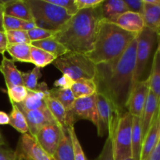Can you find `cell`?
<instances>
[{
  "mask_svg": "<svg viewBox=\"0 0 160 160\" xmlns=\"http://www.w3.org/2000/svg\"><path fill=\"white\" fill-rule=\"evenodd\" d=\"M137 38L117 59L96 65L95 82L97 92L104 95L121 112L127 111V104L134 87Z\"/></svg>",
  "mask_w": 160,
  "mask_h": 160,
  "instance_id": "6da1fadb",
  "label": "cell"
},
{
  "mask_svg": "<svg viewBox=\"0 0 160 160\" xmlns=\"http://www.w3.org/2000/svg\"><path fill=\"white\" fill-rule=\"evenodd\" d=\"M102 20L100 6L81 9L56 31L54 38L70 52L87 54L92 49L97 31Z\"/></svg>",
  "mask_w": 160,
  "mask_h": 160,
  "instance_id": "7a4b0ae2",
  "label": "cell"
},
{
  "mask_svg": "<svg viewBox=\"0 0 160 160\" xmlns=\"http://www.w3.org/2000/svg\"><path fill=\"white\" fill-rule=\"evenodd\" d=\"M138 34L124 31L102 19L99 23L92 49L85 54L95 65L111 62L120 57Z\"/></svg>",
  "mask_w": 160,
  "mask_h": 160,
  "instance_id": "3957f363",
  "label": "cell"
},
{
  "mask_svg": "<svg viewBox=\"0 0 160 160\" xmlns=\"http://www.w3.org/2000/svg\"><path fill=\"white\" fill-rule=\"evenodd\" d=\"M31 11L33 20L38 28L52 31H59L72 16L62 7L48 0H25Z\"/></svg>",
  "mask_w": 160,
  "mask_h": 160,
  "instance_id": "277c9868",
  "label": "cell"
},
{
  "mask_svg": "<svg viewBox=\"0 0 160 160\" xmlns=\"http://www.w3.org/2000/svg\"><path fill=\"white\" fill-rule=\"evenodd\" d=\"M157 46L158 32L145 27L137 36L134 85L139 81L148 79V65L152 63Z\"/></svg>",
  "mask_w": 160,
  "mask_h": 160,
  "instance_id": "5b68a950",
  "label": "cell"
},
{
  "mask_svg": "<svg viewBox=\"0 0 160 160\" xmlns=\"http://www.w3.org/2000/svg\"><path fill=\"white\" fill-rule=\"evenodd\" d=\"M52 64L62 75L69 77L73 81L94 80L96 75V65L82 53L69 51L56 58Z\"/></svg>",
  "mask_w": 160,
  "mask_h": 160,
  "instance_id": "8992f818",
  "label": "cell"
},
{
  "mask_svg": "<svg viewBox=\"0 0 160 160\" xmlns=\"http://www.w3.org/2000/svg\"><path fill=\"white\" fill-rule=\"evenodd\" d=\"M133 117L128 112L121 114L112 136L114 159L125 160L132 158L131 135Z\"/></svg>",
  "mask_w": 160,
  "mask_h": 160,
  "instance_id": "52a82bcc",
  "label": "cell"
},
{
  "mask_svg": "<svg viewBox=\"0 0 160 160\" xmlns=\"http://www.w3.org/2000/svg\"><path fill=\"white\" fill-rule=\"evenodd\" d=\"M98 124L97 131L99 137L112 138L117 122L122 113L111 100L101 93H96Z\"/></svg>",
  "mask_w": 160,
  "mask_h": 160,
  "instance_id": "ba28073f",
  "label": "cell"
},
{
  "mask_svg": "<svg viewBox=\"0 0 160 160\" xmlns=\"http://www.w3.org/2000/svg\"><path fill=\"white\" fill-rule=\"evenodd\" d=\"M67 112L69 124L70 127H73L78 120H89L97 127L98 113L96 94L91 96L76 98L72 108Z\"/></svg>",
  "mask_w": 160,
  "mask_h": 160,
  "instance_id": "9c48e42d",
  "label": "cell"
},
{
  "mask_svg": "<svg viewBox=\"0 0 160 160\" xmlns=\"http://www.w3.org/2000/svg\"><path fill=\"white\" fill-rule=\"evenodd\" d=\"M148 92L149 84L148 79L134 84L127 104V111L132 117H141Z\"/></svg>",
  "mask_w": 160,
  "mask_h": 160,
  "instance_id": "30bf717a",
  "label": "cell"
},
{
  "mask_svg": "<svg viewBox=\"0 0 160 160\" xmlns=\"http://www.w3.org/2000/svg\"><path fill=\"white\" fill-rule=\"evenodd\" d=\"M17 152L30 160H55L52 156L39 145L35 138L28 133L21 135Z\"/></svg>",
  "mask_w": 160,
  "mask_h": 160,
  "instance_id": "8fae6325",
  "label": "cell"
},
{
  "mask_svg": "<svg viewBox=\"0 0 160 160\" xmlns=\"http://www.w3.org/2000/svg\"><path fill=\"white\" fill-rule=\"evenodd\" d=\"M62 128L58 124L46 126L38 132L34 138L47 153L52 156L61 138Z\"/></svg>",
  "mask_w": 160,
  "mask_h": 160,
  "instance_id": "7c38bea8",
  "label": "cell"
},
{
  "mask_svg": "<svg viewBox=\"0 0 160 160\" xmlns=\"http://www.w3.org/2000/svg\"><path fill=\"white\" fill-rule=\"evenodd\" d=\"M28 123V134L32 137H35L40 130L46 126L52 124H58L48 108L43 109H38L32 111H22Z\"/></svg>",
  "mask_w": 160,
  "mask_h": 160,
  "instance_id": "4fadbf2b",
  "label": "cell"
},
{
  "mask_svg": "<svg viewBox=\"0 0 160 160\" xmlns=\"http://www.w3.org/2000/svg\"><path fill=\"white\" fill-rule=\"evenodd\" d=\"M48 88L46 83L38 84L37 90L28 91V96L20 104H16L21 111H32L46 109V98L48 96Z\"/></svg>",
  "mask_w": 160,
  "mask_h": 160,
  "instance_id": "5bb4252c",
  "label": "cell"
},
{
  "mask_svg": "<svg viewBox=\"0 0 160 160\" xmlns=\"http://www.w3.org/2000/svg\"><path fill=\"white\" fill-rule=\"evenodd\" d=\"M158 112H159V101L156 95L149 89L146 102H145L142 114L140 117L143 139L151 128L155 118L158 115Z\"/></svg>",
  "mask_w": 160,
  "mask_h": 160,
  "instance_id": "9a60e30c",
  "label": "cell"
},
{
  "mask_svg": "<svg viewBox=\"0 0 160 160\" xmlns=\"http://www.w3.org/2000/svg\"><path fill=\"white\" fill-rule=\"evenodd\" d=\"M110 23H115L124 31L135 34H138L145 28L142 16L131 11H128L119 16L117 19Z\"/></svg>",
  "mask_w": 160,
  "mask_h": 160,
  "instance_id": "2e32d148",
  "label": "cell"
},
{
  "mask_svg": "<svg viewBox=\"0 0 160 160\" xmlns=\"http://www.w3.org/2000/svg\"><path fill=\"white\" fill-rule=\"evenodd\" d=\"M0 72L3 75L7 89L17 85H23L22 72L18 70L15 62L5 56V55L2 56L0 63Z\"/></svg>",
  "mask_w": 160,
  "mask_h": 160,
  "instance_id": "e0dca14e",
  "label": "cell"
},
{
  "mask_svg": "<svg viewBox=\"0 0 160 160\" xmlns=\"http://www.w3.org/2000/svg\"><path fill=\"white\" fill-rule=\"evenodd\" d=\"M144 9L142 17L146 28L160 31V0H143Z\"/></svg>",
  "mask_w": 160,
  "mask_h": 160,
  "instance_id": "ac0fdd59",
  "label": "cell"
},
{
  "mask_svg": "<svg viewBox=\"0 0 160 160\" xmlns=\"http://www.w3.org/2000/svg\"><path fill=\"white\" fill-rule=\"evenodd\" d=\"M4 15L11 16L26 21H34L31 11L25 0L3 1Z\"/></svg>",
  "mask_w": 160,
  "mask_h": 160,
  "instance_id": "d6986e66",
  "label": "cell"
},
{
  "mask_svg": "<svg viewBox=\"0 0 160 160\" xmlns=\"http://www.w3.org/2000/svg\"><path fill=\"white\" fill-rule=\"evenodd\" d=\"M100 9L102 19L108 22H112L119 16L128 11L124 0H103Z\"/></svg>",
  "mask_w": 160,
  "mask_h": 160,
  "instance_id": "ffe728a7",
  "label": "cell"
},
{
  "mask_svg": "<svg viewBox=\"0 0 160 160\" xmlns=\"http://www.w3.org/2000/svg\"><path fill=\"white\" fill-rule=\"evenodd\" d=\"M52 157L55 160H75L73 143L69 128H62L60 141Z\"/></svg>",
  "mask_w": 160,
  "mask_h": 160,
  "instance_id": "44dd1931",
  "label": "cell"
},
{
  "mask_svg": "<svg viewBox=\"0 0 160 160\" xmlns=\"http://www.w3.org/2000/svg\"><path fill=\"white\" fill-rule=\"evenodd\" d=\"M148 80L150 91L156 95L159 101V112H160V53L158 48H156L154 54Z\"/></svg>",
  "mask_w": 160,
  "mask_h": 160,
  "instance_id": "7402d4cb",
  "label": "cell"
},
{
  "mask_svg": "<svg viewBox=\"0 0 160 160\" xmlns=\"http://www.w3.org/2000/svg\"><path fill=\"white\" fill-rule=\"evenodd\" d=\"M46 106L50 113L60 128H70L68 121V112L60 102L48 95L46 98Z\"/></svg>",
  "mask_w": 160,
  "mask_h": 160,
  "instance_id": "603a6c76",
  "label": "cell"
},
{
  "mask_svg": "<svg viewBox=\"0 0 160 160\" xmlns=\"http://www.w3.org/2000/svg\"><path fill=\"white\" fill-rule=\"evenodd\" d=\"M142 143H143V137H142L141 118L138 117H133L131 150H132V159L134 160H140Z\"/></svg>",
  "mask_w": 160,
  "mask_h": 160,
  "instance_id": "cb8c5ba5",
  "label": "cell"
},
{
  "mask_svg": "<svg viewBox=\"0 0 160 160\" xmlns=\"http://www.w3.org/2000/svg\"><path fill=\"white\" fill-rule=\"evenodd\" d=\"M31 45L41 48V49L53 55L56 58L62 56V55L66 54L67 52H69L63 45L56 40L54 38H47L42 41H37V42H32L31 43Z\"/></svg>",
  "mask_w": 160,
  "mask_h": 160,
  "instance_id": "d4e9b609",
  "label": "cell"
},
{
  "mask_svg": "<svg viewBox=\"0 0 160 160\" xmlns=\"http://www.w3.org/2000/svg\"><path fill=\"white\" fill-rule=\"evenodd\" d=\"M70 89L75 98L91 96L97 93V85L95 80L81 79L73 81Z\"/></svg>",
  "mask_w": 160,
  "mask_h": 160,
  "instance_id": "484cf974",
  "label": "cell"
},
{
  "mask_svg": "<svg viewBox=\"0 0 160 160\" xmlns=\"http://www.w3.org/2000/svg\"><path fill=\"white\" fill-rule=\"evenodd\" d=\"M12 106V109L9 113V123L11 127L17 130L18 132L21 133L22 134H28L29 132L28 130V123H27L26 118L24 115L18 108V106L13 102H10Z\"/></svg>",
  "mask_w": 160,
  "mask_h": 160,
  "instance_id": "4316f807",
  "label": "cell"
},
{
  "mask_svg": "<svg viewBox=\"0 0 160 160\" xmlns=\"http://www.w3.org/2000/svg\"><path fill=\"white\" fill-rule=\"evenodd\" d=\"M31 45L28 44H17L8 45L6 52L15 62H29L31 63Z\"/></svg>",
  "mask_w": 160,
  "mask_h": 160,
  "instance_id": "83f0119b",
  "label": "cell"
},
{
  "mask_svg": "<svg viewBox=\"0 0 160 160\" xmlns=\"http://www.w3.org/2000/svg\"><path fill=\"white\" fill-rule=\"evenodd\" d=\"M48 95L60 102L67 111L71 109L73 102L76 100L70 88H53L48 90Z\"/></svg>",
  "mask_w": 160,
  "mask_h": 160,
  "instance_id": "f1b7e54d",
  "label": "cell"
},
{
  "mask_svg": "<svg viewBox=\"0 0 160 160\" xmlns=\"http://www.w3.org/2000/svg\"><path fill=\"white\" fill-rule=\"evenodd\" d=\"M56 59V56L41 48L31 47V63H33L35 67L43 68L52 63Z\"/></svg>",
  "mask_w": 160,
  "mask_h": 160,
  "instance_id": "f546056e",
  "label": "cell"
},
{
  "mask_svg": "<svg viewBox=\"0 0 160 160\" xmlns=\"http://www.w3.org/2000/svg\"><path fill=\"white\" fill-rule=\"evenodd\" d=\"M41 68L34 67L31 71L22 72L23 84L28 91H35L38 87V80L42 78Z\"/></svg>",
  "mask_w": 160,
  "mask_h": 160,
  "instance_id": "4dcf8cb0",
  "label": "cell"
},
{
  "mask_svg": "<svg viewBox=\"0 0 160 160\" xmlns=\"http://www.w3.org/2000/svg\"><path fill=\"white\" fill-rule=\"evenodd\" d=\"M9 45H17V44H28L31 45V42L27 31L23 30H15V31H5Z\"/></svg>",
  "mask_w": 160,
  "mask_h": 160,
  "instance_id": "1f68e13d",
  "label": "cell"
},
{
  "mask_svg": "<svg viewBox=\"0 0 160 160\" xmlns=\"http://www.w3.org/2000/svg\"><path fill=\"white\" fill-rule=\"evenodd\" d=\"M28 91L23 85H17L7 89V94L10 102L20 104L28 96Z\"/></svg>",
  "mask_w": 160,
  "mask_h": 160,
  "instance_id": "d6a6232c",
  "label": "cell"
},
{
  "mask_svg": "<svg viewBox=\"0 0 160 160\" xmlns=\"http://www.w3.org/2000/svg\"><path fill=\"white\" fill-rule=\"evenodd\" d=\"M31 42H37V41L45 40L47 38H51L54 37L56 32L55 31H48V30L43 29L36 27L34 29L31 31H27Z\"/></svg>",
  "mask_w": 160,
  "mask_h": 160,
  "instance_id": "836d02e7",
  "label": "cell"
},
{
  "mask_svg": "<svg viewBox=\"0 0 160 160\" xmlns=\"http://www.w3.org/2000/svg\"><path fill=\"white\" fill-rule=\"evenodd\" d=\"M70 132V135H71L72 143H73V153H74V159L75 160H88L86 158L85 154H84L83 148L81 147L80 141L78 140V136H77L76 132H75L74 126L70 127L69 128Z\"/></svg>",
  "mask_w": 160,
  "mask_h": 160,
  "instance_id": "e575fe53",
  "label": "cell"
},
{
  "mask_svg": "<svg viewBox=\"0 0 160 160\" xmlns=\"http://www.w3.org/2000/svg\"><path fill=\"white\" fill-rule=\"evenodd\" d=\"M23 20L11 16L4 15L2 20V28L4 31H15L21 29V25Z\"/></svg>",
  "mask_w": 160,
  "mask_h": 160,
  "instance_id": "d590c367",
  "label": "cell"
},
{
  "mask_svg": "<svg viewBox=\"0 0 160 160\" xmlns=\"http://www.w3.org/2000/svg\"><path fill=\"white\" fill-rule=\"evenodd\" d=\"M48 1L50 3L62 7L71 16H73L79 11L75 3V0H48Z\"/></svg>",
  "mask_w": 160,
  "mask_h": 160,
  "instance_id": "8d00e7d4",
  "label": "cell"
},
{
  "mask_svg": "<svg viewBox=\"0 0 160 160\" xmlns=\"http://www.w3.org/2000/svg\"><path fill=\"white\" fill-rule=\"evenodd\" d=\"M96 160H115L114 159L113 148H112V141L111 138H107L102 150Z\"/></svg>",
  "mask_w": 160,
  "mask_h": 160,
  "instance_id": "74e56055",
  "label": "cell"
},
{
  "mask_svg": "<svg viewBox=\"0 0 160 160\" xmlns=\"http://www.w3.org/2000/svg\"><path fill=\"white\" fill-rule=\"evenodd\" d=\"M124 2L127 5L128 11L136 12L142 16L144 9L143 0H124Z\"/></svg>",
  "mask_w": 160,
  "mask_h": 160,
  "instance_id": "f35d334b",
  "label": "cell"
},
{
  "mask_svg": "<svg viewBox=\"0 0 160 160\" xmlns=\"http://www.w3.org/2000/svg\"><path fill=\"white\" fill-rule=\"evenodd\" d=\"M103 0H75V3L78 10L85 9H92L99 6Z\"/></svg>",
  "mask_w": 160,
  "mask_h": 160,
  "instance_id": "ab89813d",
  "label": "cell"
},
{
  "mask_svg": "<svg viewBox=\"0 0 160 160\" xmlns=\"http://www.w3.org/2000/svg\"><path fill=\"white\" fill-rule=\"evenodd\" d=\"M0 160H17V152L0 145Z\"/></svg>",
  "mask_w": 160,
  "mask_h": 160,
  "instance_id": "60d3db41",
  "label": "cell"
},
{
  "mask_svg": "<svg viewBox=\"0 0 160 160\" xmlns=\"http://www.w3.org/2000/svg\"><path fill=\"white\" fill-rule=\"evenodd\" d=\"M73 81H72L69 77L62 75L61 78L55 81L54 87L59 88H70L73 84Z\"/></svg>",
  "mask_w": 160,
  "mask_h": 160,
  "instance_id": "b9f144b4",
  "label": "cell"
},
{
  "mask_svg": "<svg viewBox=\"0 0 160 160\" xmlns=\"http://www.w3.org/2000/svg\"><path fill=\"white\" fill-rule=\"evenodd\" d=\"M8 41L5 31H0V54L3 56L5 52H6L8 46Z\"/></svg>",
  "mask_w": 160,
  "mask_h": 160,
  "instance_id": "7bdbcfd3",
  "label": "cell"
},
{
  "mask_svg": "<svg viewBox=\"0 0 160 160\" xmlns=\"http://www.w3.org/2000/svg\"><path fill=\"white\" fill-rule=\"evenodd\" d=\"M148 160H160V141L150 155Z\"/></svg>",
  "mask_w": 160,
  "mask_h": 160,
  "instance_id": "ee69618b",
  "label": "cell"
},
{
  "mask_svg": "<svg viewBox=\"0 0 160 160\" xmlns=\"http://www.w3.org/2000/svg\"><path fill=\"white\" fill-rule=\"evenodd\" d=\"M36 24L34 21H26V20H23V23L21 25V29L24 31H31V30L34 29L36 28Z\"/></svg>",
  "mask_w": 160,
  "mask_h": 160,
  "instance_id": "f6af8a7d",
  "label": "cell"
},
{
  "mask_svg": "<svg viewBox=\"0 0 160 160\" xmlns=\"http://www.w3.org/2000/svg\"><path fill=\"white\" fill-rule=\"evenodd\" d=\"M9 123V117L6 112L0 111V125H7Z\"/></svg>",
  "mask_w": 160,
  "mask_h": 160,
  "instance_id": "bcb514c9",
  "label": "cell"
},
{
  "mask_svg": "<svg viewBox=\"0 0 160 160\" xmlns=\"http://www.w3.org/2000/svg\"><path fill=\"white\" fill-rule=\"evenodd\" d=\"M3 17H4V5H3V1H0V26L2 28Z\"/></svg>",
  "mask_w": 160,
  "mask_h": 160,
  "instance_id": "7dc6e473",
  "label": "cell"
},
{
  "mask_svg": "<svg viewBox=\"0 0 160 160\" xmlns=\"http://www.w3.org/2000/svg\"><path fill=\"white\" fill-rule=\"evenodd\" d=\"M17 152V160H26L23 155L19 153L18 152Z\"/></svg>",
  "mask_w": 160,
  "mask_h": 160,
  "instance_id": "c3c4849f",
  "label": "cell"
},
{
  "mask_svg": "<svg viewBox=\"0 0 160 160\" xmlns=\"http://www.w3.org/2000/svg\"><path fill=\"white\" fill-rule=\"evenodd\" d=\"M157 48L159 49L160 53V32L158 33V46Z\"/></svg>",
  "mask_w": 160,
  "mask_h": 160,
  "instance_id": "681fc988",
  "label": "cell"
},
{
  "mask_svg": "<svg viewBox=\"0 0 160 160\" xmlns=\"http://www.w3.org/2000/svg\"><path fill=\"white\" fill-rule=\"evenodd\" d=\"M0 145H6V142L2 137H0Z\"/></svg>",
  "mask_w": 160,
  "mask_h": 160,
  "instance_id": "f907efd6",
  "label": "cell"
},
{
  "mask_svg": "<svg viewBox=\"0 0 160 160\" xmlns=\"http://www.w3.org/2000/svg\"><path fill=\"white\" fill-rule=\"evenodd\" d=\"M0 31H4V30H3V28L1 26H0Z\"/></svg>",
  "mask_w": 160,
  "mask_h": 160,
  "instance_id": "816d5d0a",
  "label": "cell"
},
{
  "mask_svg": "<svg viewBox=\"0 0 160 160\" xmlns=\"http://www.w3.org/2000/svg\"><path fill=\"white\" fill-rule=\"evenodd\" d=\"M125 160H134L132 159V158H129V159H125Z\"/></svg>",
  "mask_w": 160,
  "mask_h": 160,
  "instance_id": "f5cc1de1",
  "label": "cell"
},
{
  "mask_svg": "<svg viewBox=\"0 0 160 160\" xmlns=\"http://www.w3.org/2000/svg\"><path fill=\"white\" fill-rule=\"evenodd\" d=\"M159 141H160V128H159Z\"/></svg>",
  "mask_w": 160,
  "mask_h": 160,
  "instance_id": "db71d44e",
  "label": "cell"
},
{
  "mask_svg": "<svg viewBox=\"0 0 160 160\" xmlns=\"http://www.w3.org/2000/svg\"><path fill=\"white\" fill-rule=\"evenodd\" d=\"M0 137H2V134H1V132H0Z\"/></svg>",
  "mask_w": 160,
  "mask_h": 160,
  "instance_id": "11a10c76",
  "label": "cell"
},
{
  "mask_svg": "<svg viewBox=\"0 0 160 160\" xmlns=\"http://www.w3.org/2000/svg\"><path fill=\"white\" fill-rule=\"evenodd\" d=\"M25 158V157H24ZM25 159H26V158H25ZM26 160H30V159H26Z\"/></svg>",
  "mask_w": 160,
  "mask_h": 160,
  "instance_id": "9f6ffc18",
  "label": "cell"
}]
</instances>
